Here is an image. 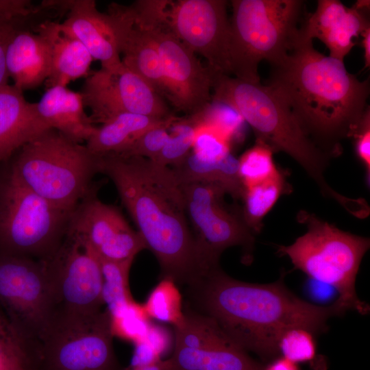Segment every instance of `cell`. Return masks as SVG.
I'll return each mask as SVG.
<instances>
[{"label":"cell","instance_id":"1f68e13d","mask_svg":"<svg viewBox=\"0 0 370 370\" xmlns=\"http://www.w3.org/2000/svg\"><path fill=\"white\" fill-rule=\"evenodd\" d=\"M273 153L267 145L256 141L238 159L239 176L245 188L271 178L279 171Z\"/></svg>","mask_w":370,"mask_h":370},{"label":"cell","instance_id":"cb8c5ba5","mask_svg":"<svg viewBox=\"0 0 370 370\" xmlns=\"http://www.w3.org/2000/svg\"><path fill=\"white\" fill-rule=\"evenodd\" d=\"M170 370H264L234 341L204 348L174 347Z\"/></svg>","mask_w":370,"mask_h":370},{"label":"cell","instance_id":"2e32d148","mask_svg":"<svg viewBox=\"0 0 370 370\" xmlns=\"http://www.w3.org/2000/svg\"><path fill=\"white\" fill-rule=\"evenodd\" d=\"M67 231L78 236L101 260L135 258L146 249L119 210L100 201L95 190L73 211Z\"/></svg>","mask_w":370,"mask_h":370},{"label":"cell","instance_id":"d590c367","mask_svg":"<svg viewBox=\"0 0 370 370\" xmlns=\"http://www.w3.org/2000/svg\"><path fill=\"white\" fill-rule=\"evenodd\" d=\"M192 151L206 160H219L230 153L229 142L215 130L201 126L195 138Z\"/></svg>","mask_w":370,"mask_h":370},{"label":"cell","instance_id":"603a6c76","mask_svg":"<svg viewBox=\"0 0 370 370\" xmlns=\"http://www.w3.org/2000/svg\"><path fill=\"white\" fill-rule=\"evenodd\" d=\"M84 107L80 92L62 86L47 88L36 103L39 117L49 128L81 144L87 141L97 127Z\"/></svg>","mask_w":370,"mask_h":370},{"label":"cell","instance_id":"44dd1931","mask_svg":"<svg viewBox=\"0 0 370 370\" xmlns=\"http://www.w3.org/2000/svg\"><path fill=\"white\" fill-rule=\"evenodd\" d=\"M47 42L51 69L47 87L66 86L72 81L88 76L94 60L85 46L62 23L46 19L34 29Z\"/></svg>","mask_w":370,"mask_h":370},{"label":"cell","instance_id":"f546056e","mask_svg":"<svg viewBox=\"0 0 370 370\" xmlns=\"http://www.w3.org/2000/svg\"><path fill=\"white\" fill-rule=\"evenodd\" d=\"M200 127L195 115L177 117L169 127L164 147L151 161L169 168L180 164L192 151L196 133Z\"/></svg>","mask_w":370,"mask_h":370},{"label":"cell","instance_id":"60d3db41","mask_svg":"<svg viewBox=\"0 0 370 370\" xmlns=\"http://www.w3.org/2000/svg\"><path fill=\"white\" fill-rule=\"evenodd\" d=\"M134 344L135 349L131 367L145 366L161 360V356L145 338Z\"/></svg>","mask_w":370,"mask_h":370},{"label":"cell","instance_id":"4fadbf2b","mask_svg":"<svg viewBox=\"0 0 370 370\" xmlns=\"http://www.w3.org/2000/svg\"><path fill=\"white\" fill-rule=\"evenodd\" d=\"M156 15L214 73L230 75V21L225 0H150Z\"/></svg>","mask_w":370,"mask_h":370},{"label":"cell","instance_id":"5b68a950","mask_svg":"<svg viewBox=\"0 0 370 370\" xmlns=\"http://www.w3.org/2000/svg\"><path fill=\"white\" fill-rule=\"evenodd\" d=\"M8 171L15 180L57 208L73 212L92 191L99 156L54 129L23 146Z\"/></svg>","mask_w":370,"mask_h":370},{"label":"cell","instance_id":"8d00e7d4","mask_svg":"<svg viewBox=\"0 0 370 370\" xmlns=\"http://www.w3.org/2000/svg\"><path fill=\"white\" fill-rule=\"evenodd\" d=\"M0 370H40L39 358L21 345L0 338Z\"/></svg>","mask_w":370,"mask_h":370},{"label":"cell","instance_id":"d6986e66","mask_svg":"<svg viewBox=\"0 0 370 370\" xmlns=\"http://www.w3.org/2000/svg\"><path fill=\"white\" fill-rule=\"evenodd\" d=\"M119 42L121 62L165 97V83L159 54L147 34L135 21L130 5H109Z\"/></svg>","mask_w":370,"mask_h":370},{"label":"cell","instance_id":"8fae6325","mask_svg":"<svg viewBox=\"0 0 370 370\" xmlns=\"http://www.w3.org/2000/svg\"><path fill=\"white\" fill-rule=\"evenodd\" d=\"M107 308L54 321L40 343V370H119Z\"/></svg>","mask_w":370,"mask_h":370},{"label":"cell","instance_id":"bcb514c9","mask_svg":"<svg viewBox=\"0 0 370 370\" xmlns=\"http://www.w3.org/2000/svg\"><path fill=\"white\" fill-rule=\"evenodd\" d=\"M362 46L364 49L365 68L370 65V27L365 29L361 34Z\"/></svg>","mask_w":370,"mask_h":370},{"label":"cell","instance_id":"277c9868","mask_svg":"<svg viewBox=\"0 0 370 370\" xmlns=\"http://www.w3.org/2000/svg\"><path fill=\"white\" fill-rule=\"evenodd\" d=\"M212 101L234 109L253 130L256 141L273 152L292 157L318 185L321 193L335 200L350 214L358 206L332 188L323 176L329 155L306 134L287 104L268 85L253 83L223 74H215Z\"/></svg>","mask_w":370,"mask_h":370},{"label":"cell","instance_id":"4316f807","mask_svg":"<svg viewBox=\"0 0 370 370\" xmlns=\"http://www.w3.org/2000/svg\"><path fill=\"white\" fill-rule=\"evenodd\" d=\"M284 173L280 170L271 178L245 188L242 214L248 227L256 234L262 227V221L282 195L290 191Z\"/></svg>","mask_w":370,"mask_h":370},{"label":"cell","instance_id":"30bf717a","mask_svg":"<svg viewBox=\"0 0 370 370\" xmlns=\"http://www.w3.org/2000/svg\"><path fill=\"white\" fill-rule=\"evenodd\" d=\"M136 23L153 42L159 54L165 83V98L188 115L203 111L212 101L214 75L148 8L131 5Z\"/></svg>","mask_w":370,"mask_h":370},{"label":"cell","instance_id":"8992f818","mask_svg":"<svg viewBox=\"0 0 370 370\" xmlns=\"http://www.w3.org/2000/svg\"><path fill=\"white\" fill-rule=\"evenodd\" d=\"M230 68L234 77L260 82L258 66L281 62L293 48L306 14L301 0H232Z\"/></svg>","mask_w":370,"mask_h":370},{"label":"cell","instance_id":"836d02e7","mask_svg":"<svg viewBox=\"0 0 370 370\" xmlns=\"http://www.w3.org/2000/svg\"><path fill=\"white\" fill-rule=\"evenodd\" d=\"M177 119V116L173 115L164 123L146 130L118 155L153 160L164 147L169 137V127Z\"/></svg>","mask_w":370,"mask_h":370},{"label":"cell","instance_id":"f35d334b","mask_svg":"<svg viewBox=\"0 0 370 370\" xmlns=\"http://www.w3.org/2000/svg\"><path fill=\"white\" fill-rule=\"evenodd\" d=\"M357 156L366 169L368 175L370 173V109L368 106L362 118L353 135Z\"/></svg>","mask_w":370,"mask_h":370},{"label":"cell","instance_id":"3957f363","mask_svg":"<svg viewBox=\"0 0 370 370\" xmlns=\"http://www.w3.org/2000/svg\"><path fill=\"white\" fill-rule=\"evenodd\" d=\"M271 68L267 85L321 150L339 153L340 141L353 136L368 106L369 80H359L344 61L317 51L300 29L287 56Z\"/></svg>","mask_w":370,"mask_h":370},{"label":"cell","instance_id":"7402d4cb","mask_svg":"<svg viewBox=\"0 0 370 370\" xmlns=\"http://www.w3.org/2000/svg\"><path fill=\"white\" fill-rule=\"evenodd\" d=\"M35 27L18 29L6 49L8 77L12 79L13 85L23 92L40 86L50 73L49 47L46 40L34 30Z\"/></svg>","mask_w":370,"mask_h":370},{"label":"cell","instance_id":"d4e9b609","mask_svg":"<svg viewBox=\"0 0 370 370\" xmlns=\"http://www.w3.org/2000/svg\"><path fill=\"white\" fill-rule=\"evenodd\" d=\"M180 185L208 183L222 188L234 199H242L245 188L238 173V159L230 152L219 160H204L193 151L171 168Z\"/></svg>","mask_w":370,"mask_h":370},{"label":"cell","instance_id":"4dcf8cb0","mask_svg":"<svg viewBox=\"0 0 370 370\" xmlns=\"http://www.w3.org/2000/svg\"><path fill=\"white\" fill-rule=\"evenodd\" d=\"M182 295L176 284L162 279L149 294L144 309L149 318L168 323L175 328H181L185 321Z\"/></svg>","mask_w":370,"mask_h":370},{"label":"cell","instance_id":"52a82bcc","mask_svg":"<svg viewBox=\"0 0 370 370\" xmlns=\"http://www.w3.org/2000/svg\"><path fill=\"white\" fill-rule=\"evenodd\" d=\"M298 217L307 232L291 245L278 246V252L311 279L333 287L339 294L336 301L345 311L368 313L369 306L358 297L355 284L369 239L343 232L308 212H301Z\"/></svg>","mask_w":370,"mask_h":370},{"label":"cell","instance_id":"5bb4252c","mask_svg":"<svg viewBox=\"0 0 370 370\" xmlns=\"http://www.w3.org/2000/svg\"><path fill=\"white\" fill-rule=\"evenodd\" d=\"M180 186L191 230L210 266L219 267L221 255L229 247H241L247 254L253 251L255 234L245 223L242 210L225 204L226 193L222 188L202 182Z\"/></svg>","mask_w":370,"mask_h":370},{"label":"cell","instance_id":"6da1fadb","mask_svg":"<svg viewBox=\"0 0 370 370\" xmlns=\"http://www.w3.org/2000/svg\"><path fill=\"white\" fill-rule=\"evenodd\" d=\"M99 167L113 182L146 249L156 258L162 279L190 286L216 269L199 250L171 168L115 153L99 156Z\"/></svg>","mask_w":370,"mask_h":370},{"label":"cell","instance_id":"ac0fdd59","mask_svg":"<svg viewBox=\"0 0 370 370\" xmlns=\"http://www.w3.org/2000/svg\"><path fill=\"white\" fill-rule=\"evenodd\" d=\"M66 18L62 24L87 49L101 67L122 65L119 38L112 16L101 12L94 0H66Z\"/></svg>","mask_w":370,"mask_h":370},{"label":"cell","instance_id":"ee69618b","mask_svg":"<svg viewBox=\"0 0 370 370\" xmlns=\"http://www.w3.org/2000/svg\"><path fill=\"white\" fill-rule=\"evenodd\" d=\"M264 370H299V369L297 363L282 356L275 359L267 366H265Z\"/></svg>","mask_w":370,"mask_h":370},{"label":"cell","instance_id":"b9f144b4","mask_svg":"<svg viewBox=\"0 0 370 370\" xmlns=\"http://www.w3.org/2000/svg\"><path fill=\"white\" fill-rule=\"evenodd\" d=\"M162 356L170 345V336L164 328L151 323L144 338Z\"/></svg>","mask_w":370,"mask_h":370},{"label":"cell","instance_id":"f1b7e54d","mask_svg":"<svg viewBox=\"0 0 370 370\" xmlns=\"http://www.w3.org/2000/svg\"><path fill=\"white\" fill-rule=\"evenodd\" d=\"M134 259L122 261L99 259L103 276V300L110 315L134 302L129 286V274Z\"/></svg>","mask_w":370,"mask_h":370},{"label":"cell","instance_id":"7a4b0ae2","mask_svg":"<svg viewBox=\"0 0 370 370\" xmlns=\"http://www.w3.org/2000/svg\"><path fill=\"white\" fill-rule=\"evenodd\" d=\"M284 276L271 284H253L229 276L219 267L188 287L198 312L213 319L243 349L267 360L280 354L279 340L288 330L319 334L328 329L330 317L346 312L336 301L320 306L299 298Z\"/></svg>","mask_w":370,"mask_h":370},{"label":"cell","instance_id":"f6af8a7d","mask_svg":"<svg viewBox=\"0 0 370 370\" xmlns=\"http://www.w3.org/2000/svg\"><path fill=\"white\" fill-rule=\"evenodd\" d=\"M171 363L169 359L166 360H160L154 363L140 366L131 367L127 370H170Z\"/></svg>","mask_w":370,"mask_h":370},{"label":"cell","instance_id":"7c38bea8","mask_svg":"<svg viewBox=\"0 0 370 370\" xmlns=\"http://www.w3.org/2000/svg\"><path fill=\"white\" fill-rule=\"evenodd\" d=\"M45 260L52 294L51 323L91 316L102 310L100 261L78 236L67 231L57 250Z\"/></svg>","mask_w":370,"mask_h":370},{"label":"cell","instance_id":"ffe728a7","mask_svg":"<svg viewBox=\"0 0 370 370\" xmlns=\"http://www.w3.org/2000/svg\"><path fill=\"white\" fill-rule=\"evenodd\" d=\"M50 129L14 85L0 88V164L36 136Z\"/></svg>","mask_w":370,"mask_h":370},{"label":"cell","instance_id":"7bdbcfd3","mask_svg":"<svg viewBox=\"0 0 370 370\" xmlns=\"http://www.w3.org/2000/svg\"><path fill=\"white\" fill-rule=\"evenodd\" d=\"M0 338L23 346L18 340L5 315L0 309Z\"/></svg>","mask_w":370,"mask_h":370},{"label":"cell","instance_id":"83f0119b","mask_svg":"<svg viewBox=\"0 0 370 370\" xmlns=\"http://www.w3.org/2000/svg\"><path fill=\"white\" fill-rule=\"evenodd\" d=\"M184 314V325L174 329V347L204 349L232 341L211 317L192 309Z\"/></svg>","mask_w":370,"mask_h":370},{"label":"cell","instance_id":"ba28073f","mask_svg":"<svg viewBox=\"0 0 370 370\" xmlns=\"http://www.w3.org/2000/svg\"><path fill=\"white\" fill-rule=\"evenodd\" d=\"M71 213L35 194L8 171L0 175V253L49 258L64 240Z\"/></svg>","mask_w":370,"mask_h":370},{"label":"cell","instance_id":"9c48e42d","mask_svg":"<svg viewBox=\"0 0 370 370\" xmlns=\"http://www.w3.org/2000/svg\"><path fill=\"white\" fill-rule=\"evenodd\" d=\"M0 309L18 340L38 354L53 318L45 260L0 253Z\"/></svg>","mask_w":370,"mask_h":370},{"label":"cell","instance_id":"e0dca14e","mask_svg":"<svg viewBox=\"0 0 370 370\" xmlns=\"http://www.w3.org/2000/svg\"><path fill=\"white\" fill-rule=\"evenodd\" d=\"M369 4L359 1L348 8L337 0H319L313 13H306L300 29L310 39L317 38L330 51V56L344 61L356 45L354 38L370 27Z\"/></svg>","mask_w":370,"mask_h":370},{"label":"cell","instance_id":"9a60e30c","mask_svg":"<svg viewBox=\"0 0 370 370\" xmlns=\"http://www.w3.org/2000/svg\"><path fill=\"white\" fill-rule=\"evenodd\" d=\"M79 92L94 124L102 125L122 113L160 119L173 115L163 97L123 63L115 69L101 67L89 74Z\"/></svg>","mask_w":370,"mask_h":370},{"label":"cell","instance_id":"e575fe53","mask_svg":"<svg viewBox=\"0 0 370 370\" xmlns=\"http://www.w3.org/2000/svg\"><path fill=\"white\" fill-rule=\"evenodd\" d=\"M314 335L312 332L303 328L289 329L279 340V352L295 363L311 361L316 354Z\"/></svg>","mask_w":370,"mask_h":370},{"label":"cell","instance_id":"74e56055","mask_svg":"<svg viewBox=\"0 0 370 370\" xmlns=\"http://www.w3.org/2000/svg\"><path fill=\"white\" fill-rule=\"evenodd\" d=\"M39 14L13 18H0V88L8 84V75L5 66V53L12 36L20 29L34 27L33 21Z\"/></svg>","mask_w":370,"mask_h":370},{"label":"cell","instance_id":"ab89813d","mask_svg":"<svg viewBox=\"0 0 370 370\" xmlns=\"http://www.w3.org/2000/svg\"><path fill=\"white\" fill-rule=\"evenodd\" d=\"M42 10L41 5L35 6L29 0H0V18L28 16Z\"/></svg>","mask_w":370,"mask_h":370},{"label":"cell","instance_id":"484cf974","mask_svg":"<svg viewBox=\"0 0 370 370\" xmlns=\"http://www.w3.org/2000/svg\"><path fill=\"white\" fill-rule=\"evenodd\" d=\"M171 116L160 119L134 113L120 114L97 127L85 145L97 156L120 154L146 130Z\"/></svg>","mask_w":370,"mask_h":370},{"label":"cell","instance_id":"d6a6232c","mask_svg":"<svg viewBox=\"0 0 370 370\" xmlns=\"http://www.w3.org/2000/svg\"><path fill=\"white\" fill-rule=\"evenodd\" d=\"M110 317L113 335L134 343L146 336L151 323L143 305L136 301Z\"/></svg>","mask_w":370,"mask_h":370}]
</instances>
